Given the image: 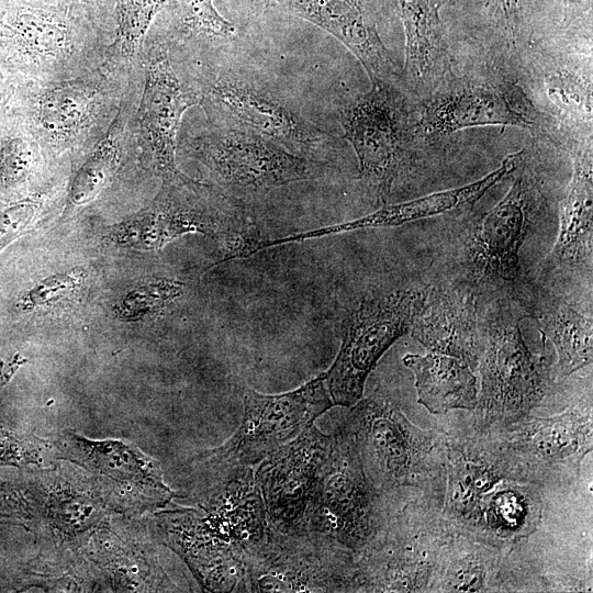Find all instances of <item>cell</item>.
Masks as SVG:
<instances>
[{
	"label": "cell",
	"instance_id": "6da1fadb",
	"mask_svg": "<svg viewBox=\"0 0 593 593\" xmlns=\"http://www.w3.org/2000/svg\"><path fill=\"white\" fill-rule=\"evenodd\" d=\"M251 223L240 200L189 177L163 183L149 206L111 225L103 240L124 248L152 251L183 235L202 234L214 239L224 250L236 244L249 231Z\"/></svg>",
	"mask_w": 593,
	"mask_h": 593
},
{
	"label": "cell",
	"instance_id": "7a4b0ae2",
	"mask_svg": "<svg viewBox=\"0 0 593 593\" xmlns=\"http://www.w3.org/2000/svg\"><path fill=\"white\" fill-rule=\"evenodd\" d=\"M110 71L103 65L51 80L12 79L9 111L27 125L41 148L65 150L99 126L107 128L115 115L110 113L114 105Z\"/></svg>",
	"mask_w": 593,
	"mask_h": 593
},
{
	"label": "cell",
	"instance_id": "3957f363",
	"mask_svg": "<svg viewBox=\"0 0 593 593\" xmlns=\"http://www.w3.org/2000/svg\"><path fill=\"white\" fill-rule=\"evenodd\" d=\"M247 592L354 591V551L316 532L282 533L271 525L243 550Z\"/></svg>",
	"mask_w": 593,
	"mask_h": 593
},
{
	"label": "cell",
	"instance_id": "277c9868",
	"mask_svg": "<svg viewBox=\"0 0 593 593\" xmlns=\"http://www.w3.org/2000/svg\"><path fill=\"white\" fill-rule=\"evenodd\" d=\"M378 489L367 478L356 445L343 425L332 444L299 532H316L355 551L383 528Z\"/></svg>",
	"mask_w": 593,
	"mask_h": 593
},
{
	"label": "cell",
	"instance_id": "5b68a950",
	"mask_svg": "<svg viewBox=\"0 0 593 593\" xmlns=\"http://www.w3.org/2000/svg\"><path fill=\"white\" fill-rule=\"evenodd\" d=\"M243 401V419L235 433L221 446L191 459L188 466L203 470L254 468L335 406L324 373L280 394L245 389Z\"/></svg>",
	"mask_w": 593,
	"mask_h": 593
},
{
	"label": "cell",
	"instance_id": "8992f818",
	"mask_svg": "<svg viewBox=\"0 0 593 593\" xmlns=\"http://www.w3.org/2000/svg\"><path fill=\"white\" fill-rule=\"evenodd\" d=\"M231 197L261 195L292 182L322 176V166L258 134L213 126L181 139Z\"/></svg>",
	"mask_w": 593,
	"mask_h": 593
},
{
	"label": "cell",
	"instance_id": "52a82bcc",
	"mask_svg": "<svg viewBox=\"0 0 593 593\" xmlns=\"http://www.w3.org/2000/svg\"><path fill=\"white\" fill-rule=\"evenodd\" d=\"M195 88L213 126L251 132L303 156L325 148L334 138L288 101L239 71L205 69Z\"/></svg>",
	"mask_w": 593,
	"mask_h": 593
},
{
	"label": "cell",
	"instance_id": "ba28073f",
	"mask_svg": "<svg viewBox=\"0 0 593 593\" xmlns=\"http://www.w3.org/2000/svg\"><path fill=\"white\" fill-rule=\"evenodd\" d=\"M478 404L489 424L507 425L540 404L547 389L544 359L523 338L518 317L504 304L494 305L480 357Z\"/></svg>",
	"mask_w": 593,
	"mask_h": 593
},
{
	"label": "cell",
	"instance_id": "9c48e42d",
	"mask_svg": "<svg viewBox=\"0 0 593 593\" xmlns=\"http://www.w3.org/2000/svg\"><path fill=\"white\" fill-rule=\"evenodd\" d=\"M514 126L557 143L558 124L518 85L505 79L470 81L434 91L415 120V132L433 139L463 128Z\"/></svg>",
	"mask_w": 593,
	"mask_h": 593
},
{
	"label": "cell",
	"instance_id": "30bf717a",
	"mask_svg": "<svg viewBox=\"0 0 593 593\" xmlns=\"http://www.w3.org/2000/svg\"><path fill=\"white\" fill-rule=\"evenodd\" d=\"M425 290L401 289L360 300L350 311L339 351L324 372L334 405L351 407L378 360L412 325Z\"/></svg>",
	"mask_w": 593,
	"mask_h": 593
},
{
	"label": "cell",
	"instance_id": "8fae6325",
	"mask_svg": "<svg viewBox=\"0 0 593 593\" xmlns=\"http://www.w3.org/2000/svg\"><path fill=\"white\" fill-rule=\"evenodd\" d=\"M339 121L358 158L359 178L384 199L404 170L416 135L400 87L371 83L342 110Z\"/></svg>",
	"mask_w": 593,
	"mask_h": 593
},
{
	"label": "cell",
	"instance_id": "7c38bea8",
	"mask_svg": "<svg viewBox=\"0 0 593 593\" xmlns=\"http://www.w3.org/2000/svg\"><path fill=\"white\" fill-rule=\"evenodd\" d=\"M55 446L57 458L81 467L111 511L127 515L161 510L176 496L164 481L159 462L121 439L93 440L63 433Z\"/></svg>",
	"mask_w": 593,
	"mask_h": 593
},
{
	"label": "cell",
	"instance_id": "4fadbf2b",
	"mask_svg": "<svg viewBox=\"0 0 593 593\" xmlns=\"http://www.w3.org/2000/svg\"><path fill=\"white\" fill-rule=\"evenodd\" d=\"M0 19L7 29L0 40V68L5 75L46 80L47 74L56 79L74 70L88 29L57 4L0 0Z\"/></svg>",
	"mask_w": 593,
	"mask_h": 593
},
{
	"label": "cell",
	"instance_id": "5bb4252c",
	"mask_svg": "<svg viewBox=\"0 0 593 593\" xmlns=\"http://www.w3.org/2000/svg\"><path fill=\"white\" fill-rule=\"evenodd\" d=\"M141 54L144 86L136 111L139 136L150 167L163 183L184 180L189 177L176 161L178 130L183 113L200 104V93L180 80L167 41H150Z\"/></svg>",
	"mask_w": 593,
	"mask_h": 593
},
{
	"label": "cell",
	"instance_id": "9a60e30c",
	"mask_svg": "<svg viewBox=\"0 0 593 593\" xmlns=\"http://www.w3.org/2000/svg\"><path fill=\"white\" fill-rule=\"evenodd\" d=\"M342 423L350 434L369 481L377 489L413 484L426 452L422 432L392 404L365 399Z\"/></svg>",
	"mask_w": 593,
	"mask_h": 593
},
{
	"label": "cell",
	"instance_id": "2e32d148",
	"mask_svg": "<svg viewBox=\"0 0 593 593\" xmlns=\"http://www.w3.org/2000/svg\"><path fill=\"white\" fill-rule=\"evenodd\" d=\"M332 444L313 423L278 448L254 470L269 524L279 532H299Z\"/></svg>",
	"mask_w": 593,
	"mask_h": 593
},
{
	"label": "cell",
	"instance_id": "e0dca14e",
	"mask_svg": "<svg viewBox=\"0 0 593 593\" xmlns=\"http://www.w3.org/2000/svg\"><path fill=\"white\" fill-rule=\"evenodd\" d=\"M511 178L506 194L482 215L469 244L475 273L496 284H511L518 278L519 249L538 203L536 180L523 159Z\"/></svg>",
	"mask_w": 593,
	"mask_h": 593
},
{
	"label": "cell",
	"instance_id": "ac0fdd59",
	"mask_svg": "<svg viewBox=\"0 0 593 593\" xmlns=\"http://www.w3.org/2000/svg\"><path fill=\"white\" fill-rule=\"evenodd\" d=\"M191 470L188 496L212 534L242 550L265 536L270 524L253 467Z\"/></svg>",
	"mask_w": 593,
	"mask_h": 593
},
{
	"label": "cell",
	"instance_id": "d6986e66",
	"mask_svg": "<svg viewBox=\"0 0 593 593\" xmlns=\"http://www.w3.org/2000/svg\"><path fill=\"white\" fill-rule=\"evenodd\" d=\"M154 514V538L175 551L210 592H247L243 550L210 532L193 506Z\"/></svg>",
	"mask_w": 593,
	"mask_h": 593
},
{
	"label": "cell",
	"instance_id": "ffe728a7",
	"mask_svg": "<svg viewBox=\"0 0 593 593\" xmlns=\"http://www.w3.org/2000/svg\"><path fill=\"white\" fill-rule=\"evenodd\" d=\"M286 13L309 21L343 43L371 83L399 86L400 74L379 34L373 0H273Z\"/></svg>",
	"mask_w": 593,
	"mask_h": 593
},
{
	"label": "cell",
	"instance_id": "44dd1931",
	"mask_svg": "<svg viewBox=\"0 0 593 593\" xmlns=\"http://www.w3.org/2000/svg\"><path fill=\"white\" fill-rule=\"evenodd\" d=\"M410 332L428 351L456 357L470 367L482 355L475 294L467 288L446 284L425 290Z\"/></svg>",
	"mask_w": 593,
	"mask_h": 593
},
{
	"label": "cell",
	"instance_id": "7402d4cb",
	"mask_svg": "<svg viewBox=\"0 0 593 593\" xmlns=\"http://www.w3.org/2000/svg\"><path fill=\"white\" fill-rule=\"evenodd\" d=\"M573 171L560 205L558 237L546 270L574 269L592 275L593 157L592 141L577 142Z\"/></svg>",
	"mask_w": 593,
	"mask_h": 593
},
{
	"label": "cell",
	"instance_id": "603a6c76",
	"mask_svg": "<svg viewBox=\"0 0 593 593\" xmlns=\"http://www.w3.org/2000/svg\"><path fill=\"white\" fill-rule=\"evenodd\" d=\"M446 1L398 0L405 34L404 74L416 93L432 94L450 70L449 48L440 19Z\"/></svg>",
	"mask_w": 593,
	"mask_h": 593
},
{
	"label": "cell",
	"instance_id": "cb8c5ba5",
	"mask_svg": "<svg viewBox=\"0 0 593 593\" xmlns=\"http://www.w3.org/2000/svg\"><path fill=\"white\" fill-rule=\"evenodd\" d=\"M523 152L506 156L502 164L481 179L452 189L437 191L414 200L384 205L350 222L320 228L321 236L371 227L399 226L405 223L456 213L475 204L491 188L514 172Z\"/></svg>",
	"mask_w": 593,
	"mask_h": 593
},
{
	"label": "cell",
	"instance_id": "d4e9b609",
	"mask_svg": "<svg viewBox=\"0 0 593 593\" xmlns=\"http://www.w3.org/2000/svg\"><path fill=\"white\" fill-rule=\"evenodd\" d=\"M108 522L89 541L91 559L120 591H179L159 564L155 548L147 540L124 537Z\"/></svg>",
	"mask_w": 593,
	"mask_h": 593
},
{
	"label": "cell",
	"instance_id": "484cf974",
	"mask_svg": "<svg viewBox=\"0 0 593 593\" xmlns=\"http://www.w3.org/2000/svg\"><path fill=\"white\" fill-rule=\"evenodd\" d=\"M403 363L415 377L417 402L432 414L451 410H473L479 388L471 367L440 353L407 354Z\"/></svg>",
	"mask_w": 593,
	"mask_h": 593
},
{
	"label": "cell",
	"instance_id": "4316f807",
	"mask_svg": "<svg viewBox=\"0 0 593 593\" xmlns=\"http://www.w3.org/2000/svg\"><path fill=\"white\" fill-rule=\"evenodd\" d=\"M130 116L131 104L123 99L105 132L76 169L68 187L61 222L92 202L114 177L127 142Z\"/></svg>",
	"mask_w": 593,
	"mask_h": 593
},
{
	"label": "cell",
	"instance_id": "83f0119b",
	"mask_svg": "<svg viewBox=\"0 0 593 593\" xmlns=\"http://www.w3.org/2000/svg\"><path fill=\"white\" fill-rule=\"evenodd\" d=\"M518 435L517 446L544 466L579 465L592 449V421L577 410L536 417Z\"/></svg>",
	"mask_w": 593,
	"mask_h": 593
},
{
	"label": "cell",
	"instance_id": "f1b7e54d",
	"mask_svg": "<svg viewBox=\"0 0 593 593\" xmlns=\"http://www.w3.org/2000/svg\"><path fill=\"white\" fill-rule=\"evenodd\" d=\"M45 492L43 514L47 530L61 544L87 545L107 523L110 508L93 483L89 490H80L56 475L47 479Z\"/></svg>",
	"mask_w": 593,
	"mask_h": 593
},
{
	"label": "cell",
	"instance_id": "f546056e",
	"mask_svg": "<svg viewBox=\"0 0 593 593\" xmlns=\"http://www.w3.org/2000/svg\"><path fill=\"white\" fill-rule=\"evenodd\" d=\"M540 333L550 339L557 351L561 376H569L592 363V310L582 309L570 300L556 298L536 312Z\"/></svg>",
	"mask_w": 593,
	"mask_h": 593
},
{
	"label": "cell",
	"instance_id": "4dcf8cb0",
	"mask_svg": "<svg viewBox=\"0 0 593 593\" xmlns=\"http://www.w3.org/2000/svg\"><path fill=\"white\" fill-rule=\"evenodd\" d=\"M166 2L167 0H114V36L104 52L105 67L116 71L142 53L146 34Z\"/></svg>",
	"mask_w": 593,
	"mask_h": 593
},
{
	"label": "cell",
	"instance_id": "1f68e13d",
	"mask_svg": "<svg viewBox=\"0 0 593 593\" xmlns=\"http://www.w3.org/2000/svg\"><path fill=\"white\" fill-rule=\"evenodd\" d=\"M41 146L27 125L11 113L0 122V192L21 189L31 179Z\"/></svg>",
	"mask_w": 593,
	"mask_h": 593
},
{
	"label": "cell",
	"instance_id": "d6a6232c",
	"mask_svg": "<svg viewBox=\"0 0 593 593\" xmlns=\"http://www.w3.org/2000/svg\"><path fill=\"white\" fill-rule=\"evenodd\" d=\"M449 466L448 507L455 514H473L481 497L500 479L497 471L486 462L465 456L452 457Z\"/></svg>",
	"mask_w": 593,
	"mask_h": 593
},
{
	"label": "cell",
	"instance_id": "836d02e7",
	"mask_svg": "<svg viewBox=\"0 0 593 593\" xmlns=\"http://www.w3.org/2000/svg\"><path fill=\"white\" fill-rule=\"evenodd\" d=\"M183 282L157 278L128 291L113 306L114 316L125 323L146 322L163 315L179 299Z\"/></svg>",
	"mask_w": 593,
	"mask_h": 593
},
{
	"label": "cell",
	"instance_id": "e575fe53",
	"mask_svg": "<svg viewBox=\"0 0 593 593\" xmlns=\"http://www.w3.org/2000/svg\"><path fill=\"white\" fill-rule=\"evenodd\" d=\"M86 278V270L79 267L47 276L25 291L16 306L22 312H31L55 305L77 293Z\"/></svg>",
	"mask_w": 593,
	"mask_h": 593
},
{
	"label": "cell",
	"instance_id": "d590c367",
	"mask_svg": "<svg viewBox=\"0 0 593 593\" xmlns=\"http://www.w3.org/2000/svg\"><path fill=\"white\" fill-rule=\"evenodd\" d=\"M527 497L513 490H503L488 496L483 505L485 522L500 533L518 532L527 524L529 515Z\"/></svg>",
	"mask_w": 593,
	"mask_h": 593
},
{
	"label": "cell",
	"instance_id": "8d00e7d4",
	"mask_svg": "<svg viewBox=\"0 0 593 593\" xmlns=\"http://www.w3.org/2000/svg\"><path fill=\"white\" fill-rule=\"evenodd\" d=\"M43 203L41 193H30L0 206V253L31 228Z\"/></svg>",
	"mask_w": 593,
	"mask_h": 593
},
{
	"label": "cell",
	"instance_id": "74e56055",
	"mask_svg": "<svg viewBox=\"0 0 593 593\" xmlns=\"http://www.w3.org/2000/svg\"><path fill=\"white\" fill-rule=\"evenodd\" d=\"M56 4L88 30L100 27L109 18L113 21L114 0H56Z\"/></svg>",
	"mask_w": 593,
	"mask_h": 593
},
{
	"label": "cell",
	"instance_id": "f35d334b",
	"mask_svg": "<svg viewBox=\"0 0 593 593\" xmlns=\"http://www.w3.org/2000/svg\"><path fill=\"white\" fill-rule=\"evenodd\" d=\"M494 19L511 46H516L526 29L524 0H493Z\"/></svg>",
	"mask_w": 593,
	"mask_h": 593
},
{
	"label": "cell",
	"instance_id": "ab89813d",
	"mask_svg": "<svg viewBox=\"0 0 593 593\" xmlns=\"http://www.w3.org/2000/svg\"><path fill=\"white\" fill-rule=\"evenodd\" d=\"M484 569L473 561H460L448 571V590L465 592L480 591L483 588Z\"/></svg>",
	"mask_w": 593,
	"mask_h": 593
},
{
	"label": "cell",
	"instance_id": "60d3db41",
	"mask_svg": "<svg viewBox=\"0 0 593 593\" xmlns=\"http://www.w3.org/2000/svg\"><path fill=\"white\" fill-rule=\"evenodd\" d=\"M564 22L571 23L579 18L592 20V0H562Z\"/></svg>",
	"mask_w": 593,
	"mask_h": 593
},
{
	"label": "cell",
	"instance_id": "b9f144b4",
	"mask_svg": "<svg viewBox=\"0 0 593 593\" xmlns=\"http://www.w3.org/2000/svg\"><path fill=\"white\" fill-rule=\"evenodd\" d=\"M13 92V80L0 68V122L8 114Z\"/></svg>",
	"mask_w": 593,
	"mask_h": 593
},
{
	"label": "cell",
	"instance_id": "7bdbcfd3",
	"mask_svg": "<svg viewBox=\"0 0 593 593\" xmlns=\"http://www.w3.org/2000/svg\"><path fill=\"white\" fill-rule=\"evenodd\" d=\"M26 359L16 355L9 362H0V382L1 384L8 382L14 372L24 363Z\"/></svg>",
	"mask_w": 593,
	"mask_h": 593
},
{
	"label": "cell",
	"instance_id": "ee69618b",
	"mask_svg": "<svg viewBox=\"0 0 593 593\" xmlns=\"http://www.w3.org/2000/svg\"><path fill=\"white\" fill-rule=\"evenodd\" d=\"M7 36V29L3 22L0 19V40Z\"/></svg>",
	"mask_w": 593,
	"mask_h": 593
},
{
	"label": "cell",
	"instance_id": "f6af8a7d",
	"mask_svg": "<svg viewBox=\"0 0 593 593\" xmlns=\"http://www.w3.org/2000/svg\"><path fill=\"white\" fill-rule=\"evenodd\" d=\"M43 1H45L47 3H56V0H43Z\"/></svg>",
	"mask_w": 593,
	"mask_h": 593
}]
</instances>
